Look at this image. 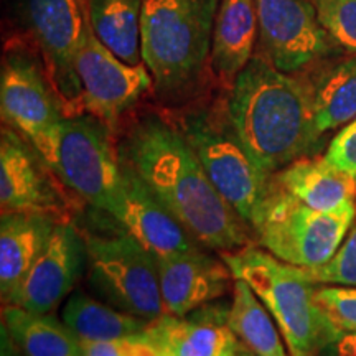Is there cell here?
I'll return each instance as SVG.
<instances>
[{
  "label": "cell",
  "instance_id": "6da1fadb",
  "mask_svg": "<svg viewBox=\"0 0 356 356\" xmlns=\"http://www.w3.org/2000/svg\"><path fill=\"white\" fill-rule=\"evenodd\" d=\"M193 239L221 252L246 248V222L211 184L185 134L144 118L119 152Z\"/></svg>",
  "mask_w": 356,
  "mask_h": 356
},
{
  "label": "cell",
  "instance_id": "7a4b0ae2",
  "mask_svg": "<svg viewBox=\"0 0 356 356\" xmlns=\"http://www.w3.org/2000/svg\"><path fill=\"white\" fill-rule=\"evenodd\" d=\"M226 121L269 175L309 157L322 137L307 83L277 70L264 56H252L231 83Z\"/></svg>",
  "mask_w": 356,
  "mask_h": 356
},
{
  "label": "cell",
  "instance_id": "3957f363",
  "mask_svg": "<svg viewBox=\"0 0 356 356\" xmlns=\"http://www.w3.org/2000/svg\"><path fill=\"white\" fill-rule=\"evenodd\" d=\"M221 0H144L142 58L162 97L193 88L211 53Z\"/></svg>",
  "mask_w": 356,
  "mask_h": 356
},
{
  "label": "cell",
  "instance_id": "277c9868",
  "mask_svg": "<svg viewBox=\"0 0 356 356\" xmlns=\"http://www.w3.org/2000/svg\"><path fill=\"white\" fill-rule=\"evenodd\" d=\"M221 257L234 279L248 284L273 315L289 351L318 356L341 335L315 300L314 282L296 266L252 246L222 252Z\"/></svg>",
  "mask_w": 356,
  "mask_h": 356
},
{
  "label": "cell",
  "instance_id": "5b68a950",
  "mask_svg": "<svg viewBox=\"0 0 356 356\" xmlns=\"http://www.w3.org/2000/svg\"><path fill=\"white\" fill-rule=\"evenodd\" d=\"M356 220V203L337 211H318L274 184L251 229L257 243L286 264L318 267L330 261Z\"/></svg>",
  "mask_w": 356,
  "mask_h": 356
},
{
  "label": "cell",
  "instance_id": "8992f818",
  "mask_svg": "<svg viewBox=\"0 0 356 356\" xmlns=\"http://www.w3.org/2000/svg\"><path fill=\"white\" fill-rule=\"evenodd\" d=\"M88 282L115 309L154 322L165 314L160 293L159 262L126 229L83 234Z\"/></svg>",
  "mask_w": 356,
  "mask_h": 356
},
{
  "label": "cell",
  "instance_id": "52a82bcc",
  "mask_svg": "<svg viewBox=\"0 0 356 356\" xmlns=\"http://www.w3.org/2000/svg\"><path fill=\"white\" fill-rule=\"evenodd\" d=\"M51 172L92 208L111 215L121 191L122 172L108 124L91 114L63 118Z\"/></svg>",
  "mask_w": 356,
  "mask_h": 356
},
{
  "label": "cell",
  "instance_id": "ba28073f",
  "mask_svg": "<svg viewBox=\"0 0 356 356\" xmlns=\"http://www.w3.org/2000/svg\"><path fill=\"white\" fill-rule=\"evenodd\" d=\"M181 132L225 202L252 228L270 191L273 175L257 165L229 127H218L207 114L188 115Z\"/></svg>",
  "mask_w": 356,
  "mask_h": 356
},
{
  "label": "cell",
  "instance_id": "9c48e42d",
  "mask_svg": "<svg viewBox=\"0 0 356 356\" xmlns=\"http://www.w3.org/2000/svg\"><path fill=\"white\" fill-rule=\"evenodd\" d=\"M50 84L32 58L13 55L0 78V108L3 121L20 132L48 167H53L58 132L65 115Z\"/></svg>",
  "mask_w": 356,
  "mask_h": 356
},
{
  "label": "cell",
  "instance_id": "30bf717a",
  "mask_svg": "<svg viewBox=\"0 0 356 356\" xmlns=\"http://www.w3.org/2000/svg\"><path fill=\"white\" fill-rule=\"evenodd\" d=\"M76 74L81 104L111 127L152 86L144 65H127L102 44L86 20V30L76 55Z\"/></svg>",
  "mask_w": 356,
  "mask_h": 356
},
{
  "label": "cell",
  "instance_id": "8fae6325",
  "mask_svg": "<svg viewBox=\"0 0 356 356\" xmlns=\"http://www.w3.org/2000/svg\"><path fill=\"white\" fill-rule=\"evenodd\" d=\"M30 26L47 60L53 91L66 113L81 104L76 55L86 19L79 0H26Z\"/></svg>",
  "mask_w": 356,
  "mask_h": 356
},
{
  "label": "cell",
  "instance_id": "7c38bea8",
  "mask_svg": "<svg viewBox=\"0 0 356 356\" xmlns=\"http://www.w3.org/2000/svg\"><path fill=\"white\" fill-rule=\"evenodd\" d=\"M259 42L267 61L297 73L327 55L328 33L309 0H254Z\"/></svg>",
  "mask_w": 356,
  "mask_h": 356
},
{
  "label": "cell",
  "instance_id": "4fadbf2b",
  "mask_svg": "<svg viewBox=\"0 0 356 356\" xmlns=\"http://www.w3.org/2000/svg\"><path fill=\"white\" fill-rule=\"evenodd\" d=\"M86 248L83 234L68 221H58L37 261L6 305L35 314H51L79 279Z\"/></svg>",
  "mask_w": 356,
  "mask_h": 356
},
{
  "label": "cell",
  "instance_id": "5bb4252c",
  "mask_svg": "<svg viewBox=\"0 0 356 356\" xmlns=\"http://www.w3.org/2000/svg\"><path fill=\"white\" fill-rule=\"evenodd\" d=\"M121 160V191L111 218L157 257L198 249L197 241L152 193L126 159Z\"/></svg>",
  "mask_w": 356,
  "mask_h": 356
},
{
  "label": "cell",
  "instance_id": "9a60e30c",
  "mask_svg": "<svg viewBox=\"0 0 356 356\" xmlns=\"http://www.w3.org/2000/svg\"><path fill=\"white\" fill-rule=\"evenodd\" d=\"M40 155L10 129L0 139V208L7 213L47 215L63 221L66 202L48 175Z\"/></svg>",
  "mask_w": 356,
  "mask_h": 356
},
{
  "label": "cell",
  "instance_id": "2e32d148",
  "mask_svg": "<svg viewBox=\"0 0 356 356\" xmlns=\"http://www.w3.org/2000/svg\"><path fill=\"white\" fill-rule=\"evenodd\" d=\"M159 280L163 310L186 317L233 291L234 275L226 262L198 249L159 257Z\"/></svg>",
  "mask_w": 356,
  "mask_h": 356
},
{
  "label": "cell",
  "instance_id": "e0dca14e",
  "mask_svg": "<svg viewBox=\"0 0 356 356\" xmlns=\"http://www.w3.org/2000/svg\"><path fill=\"white\" fill-rule=\"evenodd\" d=\"M226 314L216 318L163 314L150 322L140 337L160 356H236L244 345L226 323Z\"/></svg>",
  "mask_w": 356,
  "mask_h": 356
},
{
  "label": "cell",
  "instance_id": "ac0fdd59",
  "mask_svg": "<svg viewBox=\"0 0 356 356\" xmlns=\"http://www.w3.org/2000/svg\"><path fill=\"white\" fill-rule=\"evenodd\" d=\"M273 184L318 211H337L356 203V177L325 159L304 157L273 175Z\"/></svg>",
  "mask_w": 356,
  "mask_h": 356
},
{
  "label": "cell",
  "instance_id": "d6986e66",
  "mask_svg": "<svg viewBox=\"0 0 356 356\" xmlns=\"http://www.w3.org/2000/svg\"><path fill=\"white\" fill-rule=\"evenodd\" d=\"M58 220L47 215L7 213L0 220V292L10 299L37 261Z\"/></svg>",
  "mask_w": 356,
  "mask_h": 356
},
{
  "label": "cell",
  "instance_id": "ffe728a7",
  "mask_svg": "<svg viewBox=\"0 0 356 356\" xmlns=\"http://www.w3.org/2000/svg\"><path fill=\"white\" fill-rule=\"evenodd\" d=\"M259 26L254 0H221L211 42V66L233 83L252 58Z\"/></svg>",
  "mask_w": 356,
  "mask_h": 356
},
{
  "label": "cell",
  "instance_id": "44dd1931",
  "mask_svg": "<svg viewBox=\"0 0 356 356\" xmlns=\"http://www.w3.org/2000/svg\"><path fill=\"white\" fill-rule=\"evenodd\" d=\"M142 7L144 0H88V22L97 40L132 66L144 63Z\"/></svg>",
  "mask_w": 356,
  "mask_h": 356
},
{
  "label": "cell",
  "instance_id": "7402d4cb",
  "mask_svg": "<svg viewBox=\"0 0 356 356\" xmlns=\"http://www.w3.org/2000/svg\"><path fill=\"white\" fill-rule=\"evenodd\" d=\"M3 327L24 356H84L81 340L50 314H35L17 305L2 310Z\"/></svg>",
  "mask_w": 356,
  "mask_h": 356
},
{
  "label": "cell",
  "instance_id": "603a6c76",
  "mask_svg": "<svg viewBox=\"0 0 356 356\" xmlns=\"http://www.w3.org/2000/svg\"><path fill=\"white\" fill-rule=\"evenodd\" d=\"M61 320L81 341L140 337L150 323L84 292L71 293L61 312Z\"/></svg>",
  "mask_w": 356,
  "mask_h": 356
},
{
  "label": "cell",
  "instance_id": "cb8c5ba5",
  "mask_svg": "<svg viewBox=\"0 0 356 356\" xmlns=\"http://www.w3.org/2000/svg\"><path fill=\"white\" fill-rule=\"evenodd\" d=\"M307 88L315 127L322 136L346 126L356 118V55L327 66Z\"/></svg>",
  "mask_w": 356,
  "mask_h": 356
},
{
  "label": "cell",
  "instance_id": "d4e9b609",
  "mask_svg": "<svg viewBox=\"0 0 356 356\" xmlns=\"http://www.w3.org/2000/svg\"><path fill=\"white\" fill-rule=\"evenodd\" d=\"M226 323L256 356H289L273 315L243 280H234Z\"/></svg>",
  "mask_w": 356,
  "mask_h": 356
},
{
  "label": "cell",
  "instance_id": "484cf974",
  "mask_svg": "<svg viewBox=\"0 0 356 356\" xmlns=\"http://www.w3.org/2000/svg\"><path fill=\"white\" fill-rule=\"evenodd\" d=\"M307 280L314 284L356 287V221L330 261L318 267H297Z\"/></svg>",
  "mask_w": 356,
  "mask_h": 356
},
{
  "label": "cell",
  "instance_id": "4316f807",
  "mask_svg": "<svg viewBox=\"0 0 356 356\" xmlns=\"http://www.w3.org/2000/svg\"><path fill=\"white\" fill-rule=\"evenodd\" d=\"M314 6L328 37L356 55V0H314Z\"/></svg>",
  "mask_w": 356,
  "mask_h": 356
},
{
  "label": "cell",
  "instance_id": "83f0119b",
  "mask_svg": "<svg viewBox=\"0 0 356 356\" xmlns=\"http://www.w3.org/2000/svg\"><path fill=\"white\" fill-rule=\"evenodd\" d=\"M315 300L338 332L356 333V287H320L315 291Z\"/></svg>",
  "mask_w": 356,
  "mask_h": 356
},
{
  "label": "cell",
  "instance_id": "f1b7e54d",
  "mask_svg": "<svg viewBox=\"0 0 356 356\" xmlns=\"http://www.w3.org/2000/svg\"><path fill=\"white\" fill-rule=\"evenodd\" d=\"M323 159L341 172L356 177V118L333 137Z\"/></svg>",
  "mask_w": 356,
  "mask_h": 356
},
{
  "label": "cell",
  "instance_id": "f546056e",
  "mask_svg": "<svg viewBox=\"0 0 356 356\" xmlns=\"http://www.w3.org/2000/svg\"><path fill=\"white\" fill-rule=\"evenodd\" d=\"M84 356H160L142 337L111 341H81Z\"/></svg>",
  "mask_w": 356,
  "mask_h": 356
},
{
  "label": "cell",
  "instance_id": "4dcf8cb0",
  "mask_svg": "<svg viewBox=\"0 0 356 356\" xmlns=\"http://www.w3.org/2000/svg\"><path fill=\"white\" fill-rule=\"evenodd\" d=\"M322 356H356V333H341L340 337L328 345Z\"/></svg>",
  "mask_w": 356,
  "mask_h": 356
},
{
  "label": "cell",
  "instance_id": "1f68e13d",
  "mask_svg": "<svg viewBox=\"0 0 356 356\" xmlns=\"http://www.w3.org/2000/svg\"><path fill=\"white\" fill-rule=\"evenodd\" d=\"M236 356H256L254 353H252V351L251 350H248L246 348V346H244V348L241 350V351H239V353L238 355H236Z\"/></svg>",
  "mask_w": 356,
  "mask_h": 356
},
{
  "label": "cell",
  "instance_id": "d6a6232c",
  "mask_svg": "<svg viewBox=\"0 0 356 356\" xmlns=\"http://www.w3.org/2000/svg\"><path fill=\"white\" fill-rule=\"evenodd\" d=\"M289 355H291V356H314V355H305V353H300V351H289Z\"/></svg>",
  "mask_w": 356,
  "mask_h": 356
}]
</instances>
